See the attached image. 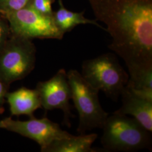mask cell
Returning <instances> with one entry per match:
<instances>
[{"instance_id": "cell-1", "label": "cell", "mask_w": 152, "mask_h": 152, "mask_svg": "<svg viewBox=\"0 0 152 152\" xmlns=\"http://www.w3.org/2000/svg\"><path fill=\"white\" fill-rule=\"evenodd\" d=\"M112 37L109 48L125 61L129 87L152 86V0H89Z\"/></svg>"}, {"instance_id": "cell-2", "label": "cell", "mask_w": 152, "mask_h": 152, "mask_svg": "<svg viewBox=\"0 0 152 152\" xmlns=\"http://www.w3.org/2000/svg\"><path fill=\"white\" fill-rule=\"evenodd\" d=\"M101 143L108 152H135L151 149L150 131L134 117L113 113L108 115L103 127Z\"/></svg>"}, {"instance_id": "cell-3", "label": "cell", "mask_w": 152, "mask_h": 152, "mask_svg": "<svg viewBox=\"0 0 152 152\" xmlns=\"http://www.w3.org/2000/svg\"><path fill=\"white\" fill-rule=\"evenodd\" d=\"M81 74L92 87L103 91L114 101L121 95L129 79L115 55L110 53L84 61Z\"/></svg>"}, {"instance_id": "cell-4", "label": "cell", "mask_w": 152, "mask_h": 152, "mask_svg": "<svg viewBox=\"0 0 152 152\" xmlns=\"http://www.w3.org/2000/svg\"><path fill=\"white\" fill-rule=\"evenodd\" d=\"M67 77L71 87V99L79 115L77 132L85 134L94 129H102L109 114L99 102V91L90 85L76 70H70Z\"/></svg>"}, {"instance_id": "cell-5", "label": "cell", "mask_w": 152, "mask_h": 152, "mask_svg": "<svg viewBox=\"0 0 152 152\" xmlns=\"http://www.w3.org/2000/svg\"><path fill=\"white\" fill-rule=\"evenodd\" d=\"M36 60L32 40L11 33L0 49V78L9 85L22 80L33 70Z\"/></svg>"}, {"instance_id": "cell-6", "label": "cell", "mask_w": 152, "mask_h": 152, "mask_svg": "<svg viewBox=\"0 0 152 152\" xmlns=\"http://www.w3.org/2000/svg\"><path fill=\"white\" fill-rule=\"evenodd\" d=\"M8 23L11 33L32 39H61L63 34L56 26L53 15H44L30 5L17 11L1 15Z\"/></svg>"}, {"instance_id": "cell-7", "label": "cell", "mask_w": 152, "mask_h": 152, "mask_svg": "<svg viewBox=\"0 0 152 152\" xmlns=\"http://www.w3.org/2000/svg\"><path fill=\"white\" fill-rule=\"evenodd\" d=\"M36 89L39 96L41 107L46 110H61L64 114L63 125L71 127V118L73 117L69 103L72 94L65 69H59L49 80L39 82Z\"/></svg>"}, {"instance_id": "cell-8", "label": "cell", "mask_w": 152, "mask_h": 152, "mask_svg": "<svg viewBox=\"0 0 152 152\" xmlns=\"http://www.w3.org/2000/svg\"><path fill=\"white\" fill-rule=\"evenodd\" d=\"M2 127L31 139L38 143L41 149L52 142L71 136V134L63 130L60 126L46 117L37 119L34 117L27 121L14 120L10 117L1 120Z\"/></svg>"}, {"instance_id": "cell-9", "label": "cell", "mask_w": 152, "mask_h": 152, "mask_svg": "<svg viewBox=\"0 0 152 152\" xmlns=\"http://www.w3.org/2000/svg\"><path fill=\"white\" fill-rule=\"evenodd\" d=\"M121 95L122 106L114 113L132 115L147 130L152 132V100L137 95L127 86L125 87Z\"/></svg>"}, {"instance_id": "cell-10", "label": "cell", "mask_w": 152, "mask_h": 152, "mask_svg": "<svg viewBox=\"0 0 152 152\" xmlns=\"http://www.w3.org/2000/svg\"><path fill=\"white\" fill-rule=\"evenodd\" d=\"M6 99L12 115H26L31 118L33 117V113L41 107L39 96L36 88L23 87L13 92H7Z\"/></svg>"}, {"instance_id": "cell-11", "label": "cell", "mask_w": 152, "mask_h": 152, "mask_svg": "<svg viewBox=\"0 0 152 152\" xmlns=\"http://www.w3.org/2000/svg\"><path fill=\"white\" fill-rule=\"evenodd\" d=\"M98 137L96 134H80L58 139L41 149L42 152H93V143Z\"/></svg>"}, {"instance_id": "cell-12", "label": "cell", "mask_w": 152, "mask_h": 152, "mask_svg": "<svg viewBox=\"0 0 152 152\" xmlns=\"http://www.w3.org/2000/svg\"><path fill=\"white\" fill-rule=\"evenodd\" d=\"M58 3L59 9L53 12V18L56 26L63 34L71 32L80 24H92L106 31V28L100 26L96 20L89 19L85 17L83 11L77 12L69 11L66 9L62 0H58Z\"/></svg>"}, {"instance_id": "cell-13", "label": "cell", "mask_w": 152, "mask_h": 152, "mask_svg": "<svg viewBox=\"0 0 152 152\" xmlns=\"http://www.w3.org/2000/svg\"><path fill=\"white\" fill-rule=\"evenodd\" d=\"M32 0H0V14L17 11L29 5Z\"/></svg>"}, {"instance_id": "cell-14", "label": "cell", "mask_w": 152, "mask_h": 152, "mask_svg": "<svg viewBox=\"0 0 152 152\" xmlns=\"http://www.w3.org/2000/svg\"><path fill=\"white\" fill-rule=\"evenodd\" d=\"M55 0H32L29 5L41 14L48 15H53L52 5Z\"/></svg>"}, {"instance_id": "cell-15", "label": "cell", "mask_w": 152, "mask_h": 152, "mask_svg": "<svg viewBox=\"0 0 152 152\" xmlns=\"http://www.w3.org/2000/svg\"><path fill=\"white\" fill-rule=\"evenodd\" d=\"M11 34L10 28L7 20L3 16L0 17V49L5 44Z\"/></svg>"}, {"instance_id": "cell-16", "label": "cell", "mask_w": 152, "mask_h": 152, "mask_svg": "<svg viewBox=\"0 0 152 152\" xmlns=\"http://www.w3.org/2000/svg\"><path fill=\"white\" fill-rule=\"evenodd\" d=\"M10 85L6 83L0 78V113L2 110L6 94L8 92V88Z\"/></svg>"}, {"instance_id": "cell-17", "label": "cell", "mask_w": 152, "mask_h": 152, "mask_svg": "<svg viewBox=\"0 0 152 152\" xmlns=\"http://www.w3.org/2000/svg\"><path fill=\"white\" fill-rule=\"evenodd\" d=\"M2 122H1V121H0V129H2Z\"/></svg>"}, {"instance_id": "cell-18", "label": "cell", "mask_w": 152, "mask_h": 152, "mask_svg": "<svg viewBox=\"0 0 152 152\" xmlns=\"http://www.w3.org/2000/svg\"><path fill=\"white\" fill-rule=\"evenodd\" d=\"M136 91H137V90H136ZM140 92H142V91H140ZM146 92V93H151V92Z\"/></svg>"}]
</instances>
